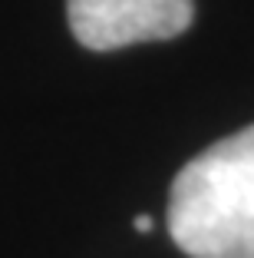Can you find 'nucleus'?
Here are the masks:
<instances>
[{
    "label": "nucleus",
    "mask_w": 254,
    "mask_h": 258,
    "mask_svg": "<svg viewBox=\"0 0 254 258\" xmlns=\"http://www.w3.org/2000/svg\"><path fill=\"white\" fill-rule=\"evenodd\" d=\"M132 225H135V232H139V235H149V232H152V215H135Z\"/></svg>",
    "instance_id": "obj_3"
},
{
    "label": "nucleus",
    "mask_w": 254,
    "mask_h": 258,
    "mask_svg": "<svg viewBox=\"0 0 254 258\" xmlns=\"http://www.w3.org/2000/svg\"><path fill=\"white\" fill-rule=\"evenodd\" d=\"M66 17L79 46L109 53L185 33L195 20V0H66Z\"/></svg>",
    "instance_id": "obj_2"
},
{
    "label": "nucleus",
    "mask_w": 254,
    "mask_h": 258,
    "mask_svg": "<svg viewBox=\"0 0 254 258\" xmlns=\"http://www.w3.org/2000/svg\"><path fill=\"white\" fill-rule=\"evenodd\" d=\"M168 235L188 258H254V126L179 169L168 189Z\"/></svg>",
    "instance_id": "obj_1"
}]
</instances>
